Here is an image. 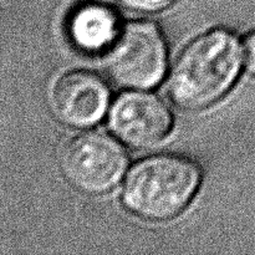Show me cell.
Segmentation results:
<instances>
[{"mask_svg":"<svg viewBox=\"0 0 255 255\" xmlns=\"http://www.w3.org/2000/svg\"><path fill=\"white\" fill-rule=\"evenodd\" d=\"M132 7H137V9H144V10H153L157 7L163 6L164 4L169 1V0H127Z\"/></svg>","mask_w":255,"mask_h":255,"instance_id":"9","label":"cell"},{"mask_svg":"<svg viewBox=\"0 0 255 255\" xmlns=\"http://www.w3.org/2000/svg\"><path fill=\"white\" fill-rule=\"evenodd\" d=\"M242 61L243 49L233 32L226 29L206 32L177 59L168 81L169 97L181 109H207L233 87Z\"/></svg>","mask_w":255,"mask_h":255,"instance_id":"1","label":"cell"},{"mask_svg":"<svg viewBox=\"0 0 255 255\" xmlns=\"http://www.w3.org/2000/svg\"><path fill=\"white\" fill-rule=\"evenodd\" d=\"M110 128L129 146L144 148L161 142L172 128L167 105L146 92H126L115 101L109 116Z\"/></svg>","mask_w":255,"mask_h":255,"instance_id":"5","label":"cell"},{"mask_svg":"<svg viewBox=\"0 0 255 255\" xmlns=\"http://www.w3.org/2000/svg\"><path fill=\"white\" fill-rule=\"evenodd\" d=\"M198 164L177 154H157L137 162L122 192L126 208L139 218L162 222L186 209L198 191Z\"/></svg>","mask_w":255,"mask_h":255,"instance_id":"2","label":"cell"},{"mask_svg":"<svg viewBox=\"0 0 255 255\" xmlns=\"http://www.w3.org/2000/svg\"><path fill=\"white\" fill-rule=\"evenodd\" d=\"M128 157L121 144L100 132L70 139L61 154V168L70 183L89 194L106 193L126 172Z\"/></svg>","mask_w":255,"mask_h":255,"instance_id":"4","label":"cell"},{"mask_svg":"<svg viewBox=\"0 0 255 255\" xmlns=\"http://www.w3.org/2000/svg\"><path fill=\"white\" fill-rule=\"evenodd\" d=\"M167 67V46L157 25L128 22L106 51V69L120 86L142 90L156 86Z\"/></svg>","mask_w":255,"mask_h":255,"instance_id":"3","label":"cell"},{"mask_svg":"<svg viewBox=\"0 0 255 255\" xmlns=\"http://www.w3.org/2000/svg\"><path fill=\"white\" fill-rule=\"evenodd\" d=\"M243 61L247 70L252 75H255V31L249 34L244 40Z\"/></svg>","mask_w":255,"mask_h":255,"instance_id":"8","label":"cell"},{"mask_svg":"<svg viewBox=\"0 0 255 255\" xmlns=\"http://www.w3.org/2000/svg\"><path fill=\"white\" fill-rule=\"evenodd\" d=\"M56 116L72 127H90L107 111L110 91L104 80L90 71H72L57 80L51 92Z\"/></svg>","mask_w":255,"mask_h":255,"instance_id":"6","label":"cell"},{"mask_svg":"<svg viewBox=\"0 0 255 255\" xmlns=\"http://www.w3.org/2000/svg\"><path fill=\"white\" fill-rule=\"evenodd\" d=\"M104 1H110V0H104Z\"/></svg>","mask_w":255,"mask_h":255,"instance_id":"10","label":"cell"},{"mask_svg":"<svg viewBox=\"0 0 255 255\" xmlns=\"http://www.w3.org/2000/svg\"><path fill=\"white\" fill-rule=\"evenodd\" d=\"M114 10L96 2L76 7L66 22V32L75 49L86 54L107 51L120 32Z\"/></svg>","mask_w":255,"mask_h":255,"instance_id":"7","label":"cell"}]
</instances>
